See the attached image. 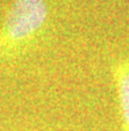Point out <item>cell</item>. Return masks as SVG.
<instances>
[{
	"label": "cell",
	"mask_w": 129,
	"mask_h": 131,
	"mask_svg": "<svg viewBox=\"0 0 129 131\" xmlns=\"http://www.w3.org/2000/svg\"><path fill=\"white\" fill-rule=\"evenodd\" d=\"M46 16L44 0H15L7 16V33L13 40H24L44 25Z\"/></svg>",
	"instance_id": "cell-1"
},
{
	"label": "cell",
	"mask_w": 129,
	"mask_h": 131,
	"mask_svg": "<svg viewBox=\"0 0 129 131\" xmlns=\"http://www.w3.org/2000/svg\"><path fill=\"white\" fill-rule=\"evenodd\" d=\"M116 88L123 131H129V62H123L119 65L116 70Z\"/></svg>",
	"instance_id": "cell-2"
}]
</instances>
